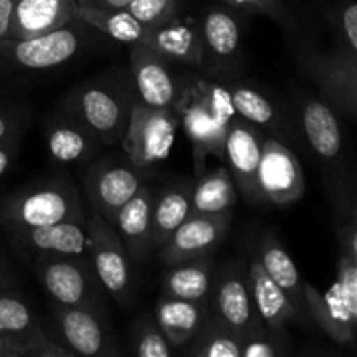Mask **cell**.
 I'll use <instances>...</instances> for the list:
<instances>
[{"mask_svg": "<svg viewBox=\"0 0 357 357\" xmlns=\"http://www.w3.org/2000/svg\"><path fill=\"white\" fill-rule=\"evenodd\" d=\"M174 112L194 149L195 173H201L209 155L222 160L227 131L237 115L227 87L211 80H194L181 87Z\"/></svg>", "mask_w": 357, "mask_h": 357, "instance_id": "cell-1", "label": "cell"}, {"mask_svg": "<svg viewBox=\"0 0 357 357\" xmlns=\"http://www.w3.org/2000/svg\"><path fill=\"white\" fill-rule=\"evenodd\" d=\"M77 218H87L79 190L61 178L20 188L0 199V225L6 232Z\"/></svg>", "mask_w": 357, "mask_h": 357, "instance_id": "cell-2", "label": "cell"}, {"mask_svg": "<svg viewBox=\"0 0 357 357\" xmlns=\"http://www.w3.org/2000/svg\"><path fill=\"white\" fill-rule=\"evenodd\" d=\"M300 72L316 84L321 98L337 114L354 119L357 112V54L335 44L331 49H317L302 44L295 54Z\"/></svg>", "mask_w": 357, "mask_h": 357, "instance_id": "cell-3", "label": "cell"}, {"mask_svg": "<svg viewBox=\"0 0 357 357\" xmlns=\"http://www.w3.org/2000/svg\"><path fill=\"white\" fill-rule=\"evenodd\" d=\"M135 100L128 89L107 80H94L77 87L65 110L84 122L103 145H117L128 128Z\"/></svg>", "mask_w": 357, "mask_h": 357, "instance_id": "cell-4", "label": "cell"}, {"mask_svg": "<svg viewBox=\"0 0 357 357\" xmlns=\"http://www.w3.org/2000/svg\"><path fill=\"white\" fill-rule=\"evenodd\" d=\"M82 26L84 23L77 17L72 23L47 33L0 40V77L54 68L70 61L82 47Z\"/></svg>", "mask_w": 357, "mask_h": 357, "instance_id": "cell-5", "label": "cell"}, {"mask_svg": "<svg viewBox=\"0 0 357 357\" xmlns=\"http://www.w3.org/2000/svg\"><path fill=\"white\" fill-rule=\"evenodd\" d=\"M87 248L101 288L121 305H131L135 295L132 260L115 227L98 213L87 218Z\"/></svg>", "mask_w": 357, "mask_h": 357, "instance_id": "cell-6", "label": "cell"}, {"mask_svg": "<svg viewBox=\"0 0 357 357\" xmlns=\"http://www.w3.org/2000/svg\"><path fill=\"white\" fill-rule=\"evenodd\" d=\"M178 114L173 108H153L135 100L128 128L121 143L128 160L149 169L167 159L178 129Z\"/></svg>", "mask_w": 357, "mask_h": 357, "instance_id": "cell-7", "label": "cell"}, {"mask_svg": "<svg viewBox=\"0 0 357 357\" xmlns=\"http://www.w3.org/2000/svg\"><path fill=\"white\" fill-rule=\"evenodd\" d=\"M52 302L105 312L103 291L89 257H58L30 265Z\"/></svg>", "mask_w": 357, "mask_h": 357, "instance_id": "cell-8", "label": "cell"}, {"mask_svg": "<svg viewBox=\"0 0 357 357\" xmlns=\"http://www.w3.org/2000/svg\"><path fill=\"white\" fill-rule=\"evenodd\" d=\"M13 250L33 265L58 257H89L87 218L65 220L51 225L20 229L7 232Z\"/></svg>", "mask_w": 357, "mask_h": 357, "instance_id": "cell-9", "label": "cell"}, {"mask_svg": "<svg viewBox=\"0 0 357 357\" xmlns=\"http://www.w3.org/2000/svg\"><path fill=\"white\" fill-rule=\"evenodd\" d=\"M209 312L239 337L264 324L255 307L248 268L243 261L229 260L218 268L209 298Z\"/></svg>", "mask_w": 357, "mask_h": 357, "instance_id": "cell-10", "label": "cell"}, {"mask_svg": "<svg viewBox=\"0 0 357 357\" xmlns=\"http://www.w3.org/2000/svg\"><path fill=\"white\" fill-rule=\"evenodd\" d=\"M146 180V169L131 162L103 159L84 174V190L94 213L112 222L115 213L139 190Z\"/></svg>", "mask_w": 357, "mask_h": 357, "instance_id": "cell-11", "label": "cell"}, {"mask_svg": "<svg viewBox=\"0 0 357 357\" xmlns=\"http://www.w3.org/2000/svg\"><path fill=\"white\" fill-rule=\"evenodd\" d=\"M0 335L20 349L24 357L75 356L68 347H61L47 337L16 288H0Z\"/></svg>", "mask_w": 357, "mask_h": 357, "instance_id": "cell-12", "label": "cell"}, {"mask_svg": "<svg viewBox=\"0 0 357 357\" xmlns=\"http://www.w3.org/2000/svg\"><path fill=\"white\" fill-rule=\"evenodd\" d=\"M257 181L264 202L274 206H289L305 194L302 164L291 149L275 136L264 138Z\"/></svg>", "mask_w": 357, "mask_h": 357, "instance_id": "cell-13", "label": "cell"}, {"mask_svg": "<svg viewBox=\"0 0 357 357\" xmlns=\"http://www.w3.org/2000/svg\"><path fill=\"white\" fill-rule=\"evenodd\" d=\"M243 13L229 6H213L199 23L204 68L211 73H230L243 54Z\"/></svg>", "mask_w": 357, "mask_h": 357, "instance_id": "cell-14", "label": "cell"}, {"mask_svg": "<svg viewBox=\"0 0 357 357\" xmlns=\"http://www.w3.org/2000/svg\"><path fill=\"white\" fill-rule=\"evenodd\" d=\"M264 138L265 135H261L257 126L236 115L230 122L223 145V166L232 176L237 194H243L251 204H264L257 181Z\"/></svg>", "mask_w": 357, "mask_h": 357, "instance_id": "cell-15", "label": "cell"}, {"mask_svg": "<svg viewBox=\"0 0 357 357\" xmlns=\"http://www.w3.org/2000/svg\"><path fill=\"white\" fill-rule=\"evenodd\" d=\"M51 309L66 347L75 356L115 357L121 354L105 312L61 305L58 302H51Z\"/></svg>", "mask_w": 357, "mask_h": 357, "instance_id": "cell-16", "label": "cell"}, {"mask_svg": "<svg viewBox=\"0 0 357 357\" xmlns=\"http://www.w3.org/2000/svg\"><path fill=\"white\" fill-rule=\"evenodd\" d=\"M230 230V216L188 215L169 239L159 248V260L174 265L185 260L206 257L218 250Z\"/></svg>", "mask_w": 357, "mask_h": 357, "instance_id": "cell-17", "label": "cell"}, {"mask_svg": "<svg viewBox=\"0 0 357 357\" xmlns=\"http://www.w3.org/2000/svg\"><path fill=\"white\" fill-rule=\"evenodd\" d=\"M129 70H131L135 89L143 105L174 110L181 87L178 86L164 56L157 54L143 44L131 45Z\"/></svg>", "mask_w": 357, "mask_h": 357, "instance_id": "cell-18", "label": "cell"}, {"mask_svg": "<svg viewBox=\"0 0 357 357\" xmlns=\"http://www.w3.org/2000/svg\"><path fill=\"white\" fill-rule=\"evenodd\" d=\"M300 126L312 152L326 164L340 159L344 150L338 114L323 98H303L298 107Z\"/></svg>", "mask_w": 357, "mask_h": 357, "instance_id": "cell-19", "label": "cell"}, {"mask_svg": "<svg viewBox=\"0 0 357 357\" xmlns=\"http://www.w3.org/2000/svg\"><path fill=\"white\" fill-rule=\"evenodd\" d=\"M155 192L142 185L139 190L115 213L112 225L128 248L132 261L143 264L153 250L152 244V204Z\"/></svg>", "mask_w": 357, "mask_h": 357, "instance_id": "cell-20", "label": "cell"}, {"mask_svg": "<svg viewBox=\"0 0 357 357\" xmlns=\"http://www.w3.org/2000/svg\"><path fill=\"white\" fill-rule=\"evenodd\" d=\"M143 45L166 59H176L195 68H204L201 30L197 21L190 17L178 16L159 26L149 28Z\"/></svg>", "mask_w": 357, "mask_h": 357, "instance_id": "cell-21", "label": "cell"}, {"mask_svg": "<svg viewBox=\"0 0 357 357\" xmlns=\"http://www.w3.org/2000/svg\"><path fill=\"white\" fill-rule=\"evenodd\" d=\"M79 17L77 0H17L9 37H35Z\"/></svg>", "mask_w": 357, "mask_h": 357, "instance_id": "cell-22", "label": "cell"}, {"mask_svg": "<svg viewBox=\"0 0 357 357\" xmlns=\"http://www.w3.org/2000/svg\"><path fill=\"white\" fill-rule=\"evenodd\" d=\"M49 155L61 164L84 162L100 149L101 142L80 119L68 114L51 119L45 128Z\"/></svg>", "mask_w": 357, "mask_h": 357, "instance_id": "cell-23", "label": "cell"}, {"mask_svg": "<svg viewBox=\"0 0 357 357\" xmlns=\"http://www.w3.org/2000/svg\"><path fill=\"white\" fill-rule=\"evenodd\" d=\"M251 255L260 261V265L271 275L272 281L278 282L284 289V293L289 296L295 309L298 310L300 319L305 317L307 309L305 295H303V286H305V282L300 278V272L296 268L295 261H293L291 255L279 243L278 237L268 232L258 234L257 243H255Z\"/></svg>", "mask_w": 357, "mask_h": 357, "instance_id": "cell-24", "label": "cell"}, {"mask_svg": "<svg viewBox=\"0 0 357 357\" xmlns=\"http://www.w3.org/2000/svg\"><path fill=\"white\" fill-rule=\"evenodd\" d=\"M246 268L251 296L265 326L271 330H286L289 323L300 319L298 310L295 309L284 289L272 281L271 275L264 271L253 255L250 257Z\"/></svg>", "mask_w": 357, "mask_h": 357, "instance_id": "cell-25", "label": "cell"}, {"mask_svg": "<svg viewBox=\"0 0 357 357\" xmlns=\"http://www.w3.org/2000/svg\"><path fill=\"white\" fill-rule=\"evenodd\" d=\"M307 316L316 321L317 326L342 347H354L357 314L351 312L335 295L333 289L328 293L317 291L314 286H303Z\"/></svg>", "mask_w": 357, "mask_h": 357, "instance_id": "cell-26", "label": "cell"}, {"mask_svg": "<svg viewBox=\"0 0 357 357\" xmlns=\"http://www.w3.org/2000/svg\"><path fill=\"white\" fill-rule=\"evenodd\" d=\"M216 272L218 265L211 255L169 265V271L162 279V293L174 298L209 305Z\"/></svg>", "mask_w": 357, "mask_h": 357, "instance_id": "cell-27", "label": "cell"}, {"mask_svg": "<svg viewBox=\"0 0 357 357\" xmlns=\"http://www.w3.org/2000/svg\"><path fill=\"white\" fill-rule=\"evenodd\" d=\"M208 316L209 305L206 303L174 298V296L164 295V293L157 302L155 312H153L157 324L174 351L176 349L181 351L194 338V335L197 333Z\"/></svg>", "mask_w": 357, "mask_h": 357, "instance_id": "cell-28", "label": "cell"}, {"mask_svg": "<svg viewBox=\"0 0 357 357\" xmlns=\"http://www.w3.org/2000/svg\"><path fill=\"white\" fill-rule=\"evenodd\" d=\"M237 202V188L225 166L201 171L192 187V215L230 216Z\"/></svg>", "mask_w": 357, "mask_h": 357, "instance_id": "cell-29", "label": "cell"}, {"mask_svg": "<svg viewBox=\"0 0 357 357\" xmlns=\"http://www.w3.org/2000/svg\"><path fill=\"white\" fill-rule=\"evenodd\" d=\"M192 187L187 181H173L153 195L152 244L159 250L171 234L190 215Z\"/></svg>", "mask_w": 357, "mask_h": 357, "instance_id": "cell-30", "label": "cell"}, {"mask_svg": "<svg viewBox=\"0 0 357 357\" xmlns=\"http://www.w3.org/2000/svg\"><path fill=\"white\" fill-rule=\"evenodd\" d=\"M79 20L86 26L96 28L107 37L115 38L124 44H143L149 26L139 23L131 13L126 9H93V7H79Z\"/></svg>", "mask_w": 357, "mask_h": 357, "instance_id": "cell-31", "label": "cell"}, {"mask_svg": "<svg viewBox=\"0 0 357 357\" xmlns=\"http://www.w3.org/2000/svg\"><path fill=\"white\" fill-rule=\"evenodd\" d=\"M181 351L194 357H241V337L209 312Z\"/></svg>", "mask_w": 357, "mask_h": 357, "instance_id": "cell-32", "label": "cell"}, {"mask_svg": "<svg viewBox=\"0 0 357 357\" xmlns=\"http://www.w3.org/2000/svg\"><path fill=\"white\" fill-rule=\"evenodd\" d=\"M227 91L232 100L234 110L244 121L251 122L257 128L268 129L275 135L284 131V121L281 117V112L264 93L253 89V87L241 86V84L229 86Z\"/></svg>", "mask_w": 357, "mask_h": 357, "instance_id": "cell-33", "label": "cell"}, {"mask_svg": "<svg viewBox=\"0 0 357 357\" xmlns=\"http://www.w3.org/2000/svg\"><path fill=\"white\" fill-rule=\"evenodd\" d=\"M131 352L139 357H169L174 349L150 314H139L131 326Z\"/></svg>", "mask_w": 357, "mask_h": 357, "instance_id": "cell-34", "label": "cell"}, {"mask_svg": "<svg viewBox=\"0 0 357 357\" xmlns=\"http://www.w3.org/2000/svg\"><path fill=\"white\" fill-rule=\"evenodd\" d=\"M289 347L288 330H271L260 324L241 335V357H284Z\"/></svg>", "mask_w": 357, "mask_h": 357, "instance_id": "cell-35", "label": "cell"}, {"mask_svg": "<svg viewBox=\"0 0 357 357\" xmlns=\"http://www.w3.org/2000/svg\"><path fill=\"white\" fill-rule=\"evenodd\" d=\"M324 20L330 24L335 44L357 54V3L356 0H335L326 10Z\"/></svg>", "mask_w": 357, "mask_h": 357, "instance_id": "cell-36", "label": "cell"}, {"mask_svg": "<svg viewBox=\"0 0 357 357\" xmlns=\"http://www.w3.org/2000/svg\"><path fill=\"white\" fill-rule=\"evenodd\" d=\"M185 0H132L126 10L145 26H159L183 13Z\"/></svg>", "mask_w": 357, "mask_h": 357, "instance_id": "cell-37", "label": "cell"}, {"mask_svg": "<svg viewBox=\"0 0 357 357\" xmlns=\"http://www.w3.org/2000/svg\"><path fill=\"white\" fill-rule=\"evenodd\" d=\"M220 3L239 10L244 16L261 14L278 21L279 24L291 26L293 16L286 0H220Z\"/></svg>", "mask_w": 357, "mask_h": 357, "instance_id": "cell-38", "label": "cell"}, {"mask_svg": "<svg viewBox=\"0 0 357 357\" xmlns=\"http://www.w3.org/2000/svg\"><path fill=\"white\" fill-rule=\"evenodd\" d=\"M335 295L342 300L351 312L357 314V260L338 253L337 261V281L333 288Z\"/></svg>", "mask_w": 357, "mask_h": 357, "instance_id": "cell-39", "label": "cell"}, {"mask_svg": "<svg viewBox=\"0 0 357 357\" xmlns=\"http://www.w3.org/2000/svg\"><path fill=\"white\" fill-rule=\"evenodd\" d=\"M331 199H333V211L338 223L349 222V220H357L354 188L347 187L345 183H338L337 187H333Z\"/></svg>", "mask_w": 357, "mask_h": 357, "instance_id": "cell-40", "label": "cell"}, {"mask_svg": "<svg viewBox=\"0 0 357 357\" xmlns=\"http://www.w3.org/2000/svg\"><path fill=\"white\" fill-rule=\"evenodd\" d=\"M21 139H23V131L0 138V176H3L13 167L17 152H20Z\"/></svg>", "mask_w": 357, "mask_h": 357, "instance_id": "cell-41", "label": "cell"}, {"mask_svg": "<svg viewBox=\"0 0 357 357\" xmlns=\"http://www.w3.org/2000/svg\"><path fill=\"white\" fill-rule=\"evenodd\" d=\"M337 241L340 253L357 260V220L340 222L337 225Z\"/></svg>", "mask_w": 357, "mask_h": 357, "instance_id": "cell-42", "label": "cell"}, {"mask_svg": "<svg viewBox=\"0 0 357 357\" xmlns=\"http://www.w3.org/2000/svg\"><path fill=\"white\" fill-rule=\"evenodd\" d=\"M24 115L13 107H0V138L24 131Z\"/></svg>", "mask_w": 357, "mask_h": 357, "instance_id": "cell-43", "label": "cell"}, {"mask_svg": "<svg viewBox=\"0 0 357 357\" xmlns=\"http://www.w3.org/2000/svg\"><path fill=\"white\" fill-rule=\"evenodd\" d=\"M17 0H0V40L9 37L10 21Z\"/></svg>", "mask_w": 357, "mask_h": 357, "instance_id": "cell-44", "label": "cell"}, {"mask_svg": "<svg viewBox=\"0 0 357 357\" xmlns=\"http://www.w3.org/2000/svg\"><path fill=\"white\" fill-rule=\"evenodd\" d=\"M79 7H93V9H126L132 0H77Z\"/></svg>", "mask_w": 357, "mask_h": 357, "instance_id": "cell-45", "label": "cell"}, {"mask_svg": "<svg viewBox=\"0 0 357 357\" xmlns=\"http://www.w3.org/2000/svg\"><path fill=\"white\" fill-rule=\"evenodd\" d=\"M0 288H16V275L2 253H0Z\"/></svg>", "mask_w": 357, "mask_h": 357, "instance_id": "cell-46", "label": "cell"}, {"mask_svg": "<svg viewBox=\"0 0 357 357\" xmlns=\"http://www.w3.org/2000/svg\"><path fill=\"white\" fill-rule=\"evenodd\" d=\"M0 357H24L20 349L14 347L3 335H0Z\"/></svg>", "mask_w": 357, "mask_h": 357, "instance_id": "cell-47", "label": "cell"}]
</instances>
